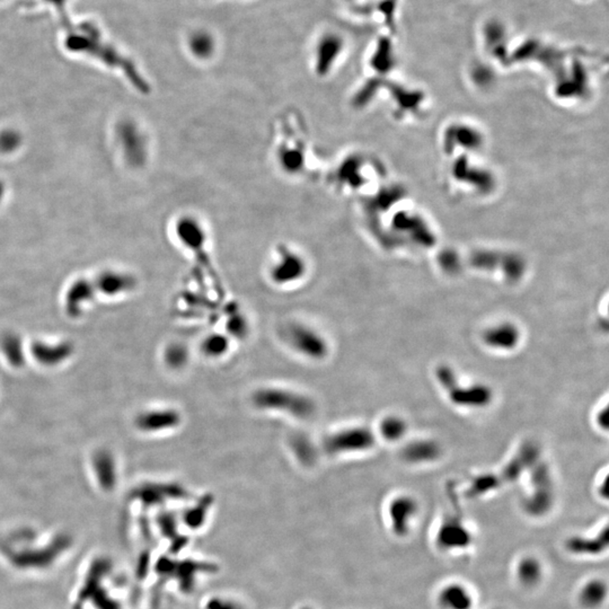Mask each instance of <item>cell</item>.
I'll return each mask as SVG.
<instances>
[{
  "instance_id": "1",
  "label": "cell",
  "mask_w": 609,
  "mask_h": 609,
  "mask_svg": "<svg viewBox=\"0 0 609 609\" xmlns=\"http://www.w3.org/2000/svg\"><path fill=\"white\" fill-rule=\"evenodd\" d=\"M435 379L452 406L465 411H482L495 401V392L482 381H465L452 366H437Z\"/></svg>"
},
{
  "instance_id": "2",
  "label": "cell",
  "mask_w": 609,
  "mask_h": 609,
  "mask_svg": "<svg viewBox=\"0 0 609 609\" xmlns=\"http://www.w3.org/2000/svg\"><path fill=\"white\" fill-rule=\"evenodd\" d=\"M527 490L520 501L526 516L532 519H543L553 512L557 503L555 479L546 461H538L527 477Z\"/></svg>"
},
{
  "instance_id": "3",
  "label": "cell",
  "mask_w": 609,
  "mask_h": 609,
  "mask_svg": "<svg viewBox=\"0 0 609 609\" xmlns=\"http://www.w3.org/2000/svg\"><path fill=\"white\" fill-rule=\"evenodd\" d=\"M252 403L261 411L285 413L298 420H310L317 411L310 396L282 387H261L252 395Z\"/></svg>"
},
{
  "instance_id": "4",
  "label": "cell",
  "mask_w": 609,
  "mask_h": 609,
  "mask_svg": "<svg viewBox=\"0 0 609 609\" xmlns=\"http://www.w3.org/2000/svg\"><path fill=\"white\" fill-rule=\"evenodd\" d=\"M477 535L474 528L461 515L447 514L437 525L433 546L446 557H461L475 546Z\"/></svg>"
},
{
  "instance_id": "5",
  "label": "cell",
  "mask_w": 609,
  "mask_h": 609,
  "mask_svg": "<svg viewBox=\"0 0 609 609\" xmlns=\"http://www.w3.org/2000/svg\"><path fill=\"white\" fill-rule=\"evenodd\" d=\"M421 504L408 492L392 495L385 506V521L390 535L404 541L411 537L420 519Z\"/></svg>"
},
{
  "instance_id": "6",
  "label": "cell",
  "mask_w": 609,
  "mask_h": 609,
  "mask_svg": "<svg viewBox=\"0 0 609 609\" xmlns=\"http://www.w3.org/2000/svg\"><path fill=\"white\" fill-rule=\"evenodd\" d=\"M377 439L370 428L351 426L328 435L324 439V449L331 456L365 454L376 447Z\"/></svg>"
},
{
  "instance_id": "7",
  "label": "cell",
  "mask_w": 609,
  "mask_h": 609,
  "mask_svg": "<svg viewBox=\"0 0 609 609\" xmlns=\"http://www.w3.org/2000/svg\"><path fill=\"white\" fill-rule=\"evenodd\" d=\"M479 337L484 349L499 355H509L521 347L523 332L515 321L502 319L486 325Z\"/></svg>"
},
{
  "instance_id": "8",
  "label": "cell",
  "mask_w": 609,
  "mask_h": 609,
  "mask_svg": "<svg viewBox=\"0 0 609 609\" xmlns=\"http://www.w3.org/2000/svg\"><path fill=\"white\" fill-rule=\"evenodd\" d=\"M285 339L291 349L314 361H321L330 352L326 339L315 328L306 324L294 323L288 325L285 328Z\"/></svg>"
},
{
  "instance_id": "9",
  "label": "cell",
  "mask_w": 609,
  "mask_h": 609,
  "mask_svg": "<svg viewBox=\"0 0 609 609\" xmlns=\"http://www.w3.org/2000/svg\"><path fill=\"white\" fill-rule=\"evenodd\" d=\"M308 266L305 257L289 246H280L270 266L269 278L275 286H289L305 278Z\"/></svg>"
},
{
  "instance_id": "10",
  "label": "cell",
  "mask_w": 609,
  "mask_h": 609,
  "mask_svg": "<svg viewBox=\"0 0 609 609\" xmlns=\"http://www.w3.org/2000/svg\"><path fill=\"white\" fill-rule=\"evenodd\" d=\"M477 603L475 589L461 579L447 580L435 592L437 609H477Z\"/></svg>"
},
{
  "instance_id": "11",
  "label": "cell",
  "mask_w": 609,
  "mask_h": 609,
  "mask_svg": "<svg viewBox=\"0 0 609 609\" xmlns=\"http://www.w3.org/2000/svg\"><path fill=\"white\" fill-rule=\"evenodd\" d=\"M546 563L536 553L521 554L512 566V578L521 590H537L546 581Z\"/></svg>"
},
{
  "instance_id": "12",
  "label": "cell",
  "mask_w": 609,
  "mask_h": 609,
  "mask_svg": "<svg viewBox=\"0 0 609 609\" xmlns=\"http://www.w3.org/2000/svg\"><path fill=\"white\" fill-rule=\"evenodd\" d=\"M443 456L441 443L433 438L421 437L402 442L399 457L408 466L421 467L435 465Z\"/></svg>"
},
{
  "instance_id": "13",
  "label": "cell",
  "mask_w": 609,
  "mask_h": 609,
  "mask_svg": "<svg viewBox=\"0 0 609 609\" xmlns=\"http://www.w3.org/2000/svg\"><path fill=\"white\" fill-rule=\"evenodd\" d=\"M608 527L603 526L594 534H575L564 541L563 548L573 557L592 559L603 557L608 550Z\"/></svg>"
},
{
  "instance_id": "14",
  "label": "cell",
  "mask_w": 609,
  "mask_h": 609,
  "mask_svg": "<svg viewBox=\"0 0 609 609\" xmlns=\"http://www.w3.org/2000/svg\"><path fill=\"white\" fill-rule=\"evenodd\" d=\"M175 234L183 248L198 257L206 254L208 236L201 220L192 214L179 217L175 225Z\"/></svg>"
},
{
  "instance_id": "15",
  "label": "cell",
  "mask_w": 609,
  "mask_h": 609,
  "mask_svg": "<svg viewBox=\"0 0 609 609\" xmlns=\"http://www.w3.org/2000/svg\"><path fill=\"white\" fill-rule=\"evenodd\" d=\"M609 588L606 579L590 577L579 585L575 599L580 609H603L608 600Z\"/></svg>"
},
{
  "instance_id": "16",
  "label": "cell",
  "mask_w": 609,
  "mask_h": 609,
  "mask_svg": "<svg viewBox=\"0 0 609 609\" xmlns=\"http://www.w3.org/2000/svg\"><path fill=\"white\" fill-rule=\"evenodd\" d=\"M182 423V415L175 408H158L143 412L136 419V426L143 432L172 430Z\"/></svg>"
},
{
  "instance_id": "17",
  "label": "cell",
  "mask_w": 609,
  "mask_h": 609,
  "mask_svg": "<svg viewBox=\"0 0 609 609\" xmlns=\"http://www.w3.org/2000/svg\"><path fill=\"white\" fill-rule=\"evenodd\" d=\"M66 546L67 541L59 539L56 544L47 550H28L14 554L12 555V560L15 566L21 568H44L56 560L58 554L61 553Z\"/></svg>"
},
{
  "instance_id": "18",
  "label": "cell",
  "mask_w": 609,
  "mask_h": 609,
  "mask_svg": "<svg viewBox=\"0 0 609 609\" xmlns=\"http://www.w3.org/2000/svg\"><path fill=\"white\" fill-rule=\"evenodd\" d=\"M410 432V423L402 415L390 413L383 415L377 426L376 436L388 443L404 442Z\"/></svg>"
},
{
  "instance_id": "19",
  "label": "cell",
  "mask_w": 609,
  "mask_h": 609,
  "mask_svg": "<svg viewBox=\"0 0 609 609\" xmlns=\"http://www.w3.org/2000/svg\"><path fill=\"white\" fill-rule=\"evenodd\" d=\"M343 48V42L337 35H328L323 37L316 51V72L319 76H325L331 70L337 57L340 56Z\"/></svg>"
},
{
  "instance_id": "20",
  "label": "cell",
  "mask_w": 609,
  "mask_h": 609,
  "mask_svg": "<svg viewBox=\"0 0 609 609\" xmlns=\"http://www.w3.org/2000/svg\"><path fill=\"white\" fill-rule=\"evenodd\" d=\"M136 495L147 506L164 503L168 499L182 498L186 490L177 484H148L138 489Z\"/></svg>"
},
{
  "instance_id": "21",
  "label": "cell",
  "mask_w": 609,
  "mask_h": 609,
  "mask_svg": "<svg viewBox=\"0 0 609 609\" xmlns=\"http://www.w3.org/2000/svg\"><path fill=\"white\" fill-rule=\"evenodd\" d=\"M305 147L303 143L294 140L292 143H283L279 146L277 158L282 170L289 174H298L303 170L306 161Z\"/></svg>"
},
{
  "instance_id": "22",
  "label": "cell",
  "mask_w": 609,
  "mask_h": 609,
  "mask_svg": "<svg viewBox=\"0 0 609 609\" xmlns=\"http://www.w3.org/2000/svg\"><path fill=\"white\" fill-rule=\"evenodd\" d=\"M37 361L44 366H56L72 356V346L67 342L49 344L35 342L31 349Z\"/></svg>"
},
{
  "instance_id": "23",
  "label": "cell",
  "mask_w": 609,
  "mask_h": 609,
  "mask_svg": "<svg viewBox=\"0 0 609 609\" xmlns=\"http://www.w3.org/2000/svg\"><path fill=\"white\" fill-rule=\"evenodd\" d=\"M93 466L96 477L103 489L111 490L117 482V468L114 458L106 450L96 452L93 458Z\"/></svg>"
},
{
  "instance_id": "24",
  "label": "cell",
  "mask_w": 609,
  "mask_h": 609,
  "mask_svg": "<svg viewBox=\"0 0 609 609\" xmlns=\"http://www.w3.org/2000/svg\"><path fill=\"white\" fill-rule=\"evenodd\" d=\"M502 488L503 484L498 473H483L470 479L465 492L470 498H481L493 495Z\"/></svg>"
},
{
  "instance_id": "25",
  "label": "cell",
  "mask_w": 609,
  "mask_h": 609,
  "mask_svg": "<svg viewBox=\"0 0 609 609\" xmlns=\"http://www.w3.org/2000/svg\"><path fill=\"white\" fill-rule=\"evenodd\" d=\"M93 287L90 282H76L72 289L69 290L67 299H66L67 312L69 315L74 316V317L81 315L84 305H86L93 297Z\"/></svg>"
},
{
  "instance_id": "26",
  "label": "cell",
  "mask_w": 609,
  "mask_h": 609,
  "mask_svg": "<svg viewBox=\"0 0 609 609\" xmlns=\"http://www.w3.org/2000/svg\"><path fill=\"white\" fill-rule=\"evenodd\" d=\"M212 504H214V499L211 498L210 495H204L203 498L197 501V503L186 509L182 516L183 523L188 528L193 530L201 529L202 526H204L207 521L209 509Z\"/></svg>"
},
{
  "instance_id": "27",
  "label": "cell",
  "mask_w": 609,
  "mask_h": 609,
  "mask_svg": "<svg viewBox=\"0 0 609 609\" xmlns=\"http://www.w3.org/2000/svg\"><path fill=\"white\" fill-rule=\"evenodd\" d=\"M136 285L134 279L130 275L110 273L104 274L99 279V289L106 294H118L124 291H129Z\"/></svg>"
},
{
  "instance_id": "28",
  "label": "cell",
  "mask_w": 609,
  "mask_h": 609,
  "mask_svg": "<svg viewBox=\"0 0 609 609\" xmlns=\"http://www.w3.org/2000/svg\"><path fill=\"white\" fill-rule=\"evenodd\" d=\"M230 348V340L225 335L214 333L208 335L202 341L201 352L207 358L218 359L225 356Z\"/></svg>"
},
{
  "instance_id": "29",
  "label": "cell",
  "mask_w": 609,
  "mask_h": 609,
  "mask_svg": "<svg viewBox=\"0 0 609 609\" xmlns=\"http://www.w3.org/2000/svg\"><path fill=\"white\" fill-rule=\"evenodd\" d=\"M1 349L7 360L12 367H22L24 365V351L21 339L16 335H6L1 340Z\"/></svg>"
},
{
  "instance_id": "30",
  "label": "cell",
  "mask_w": 609,
  "mask_h": 609,
  "mask_svg": "<svg viewBox=\"0 0 609 609\" xmlns=\"http://www.w3.org/2000/svg\"><path fill=\"white\" fill-rule=\"evenodd\" d=\"M188 359H189V352L182 344H172L165 352V360L170 368H182L186 365Z\"/></svg>"
},
{
  "instance_id": "31",
  "label": "cell",
  "mask_w": 609,
  "mask_h": 609,
  "mask_svg": "<svg viewBox=\"0 0 609 609\" xmlns=\"http://www.w3.org/2000/svg\"><path fill=\"white\" fill-rule=\"evenodd\" d=\"M296 457L303 464H310L315 461V449L312 448V442L303 437H296L291 443Z\"/></svg>"
},
{
  "instance_id": "32",
  "label": "cell",
  "mask_w": 609,
  "mask_h": 609,
  "mask_svg": "<svg viewBox=\"0 0 609 609\" xmlns=\"http://www.w3.org/2000/svg\"><path fill=\"white\" fill-rule=\"evenodd\" d=\"M190 47H191L192 52L194 53V56L201 58V59L202 58L206 59L208 57H210L211 53L214 51V42L209 35L200 33V34L192 37Z\"/></svg>"
},
{
  "instance_id": "33",
  "label": "cell",
  "mask_w": 609,
  "mask_h": 609,
  "mask_svg": "<svg viewBox=\"0 0 609 609\" xmlns=\"http://www.w3.org/2000/svg\"><path fill=\"white\" fill-rule=\"evenodd\" d=\"M203 609H244L237 600L226 596H211L206 600Z\"/></svg>"
},
{
  "instance_id": "34",
  "label": "cell",
  "mask_w": 609,
  "mask_h": 609,
  "mask_svg": "<svg viewBox=\"0 0 609 609\" xmlns=\"http://www.w3.org/2000/svg\"><path fill=\"white\" fill-rule=\"evenodd\" d=\"M227 331L232 337H239V339L245 337L248 332V321L241 315L232 316L227 323Z\"/></svg>"
},
{
  "instance_id": "35",
  "label": "cell",
  "mask_w": 609,
  "mask_h": 609,
  "mask_svg": "<svg viewBox=\"0 0 609 609\" xmlns=\"http://www.w3.org/2000/svg\"><path fill=\"white\" fill-rule=\"evenodd\" d=\"M94 594H95L96 606L99 607V609H120L114 599L108 598L106 594H99V591H95Z\"/></svg>"
},
{
  "instance_id": "36",
  "label": "cell",
  "mask_w": 609,
  "mask_h": 609,
  "mask_svg": "<svg viewBox=\"0 0 609 609\" xmlns=\"http://www.w3.org/2000/svg\"><path fill=\"white\" fill-rule=\"evenodd\" d=\"M595 422L597 428H600L601 430H608V406H605L597 410V415L595 417Z\"/></svg>"
},
{
  "instance_id": "37",
  "label": "cell",
  "mask_w": 609,
  "mask_h": 609,
  "mask_svg": "<svg viewBox=\"0 0 609 609\" xmlns=\"http://www.w3.org/2000/svg\"><path fill=\"white\" fill-rule=\"evenodd\" d=\"M298 609H315L314 607L310 606V605H303V606L299 607Z\"/></svg>"
},
{
  "instance_id": "38",
  "label": "cell",
  "mask_w": 609,
  "mask_h": 609,
  "mask_svg": "<svg viewBox=\"0 0 609 609\" xmlns=\"http://www.w3.org/2000/svg\"><path fill=\"white\" fill-rule=\"evenodd\" d=\"M488 609H508V608H506V607H502V606H493V607H490V608H488Z\"/></svg>"
},
{
  "instance_id": "39",
  "label": "cell",
  "mask_w": 609,
  "mask_h": 609,
  "mask_svg": "<svg viewBox=\"0 0 609 609\" xmlns=\"http://www.w3.org/2000/svg\"><path fill=\"white\" fill-rule=\"evenodd\" d=\"M581 1H588V0H581Z\"/></svg>"
}]
</instances>
